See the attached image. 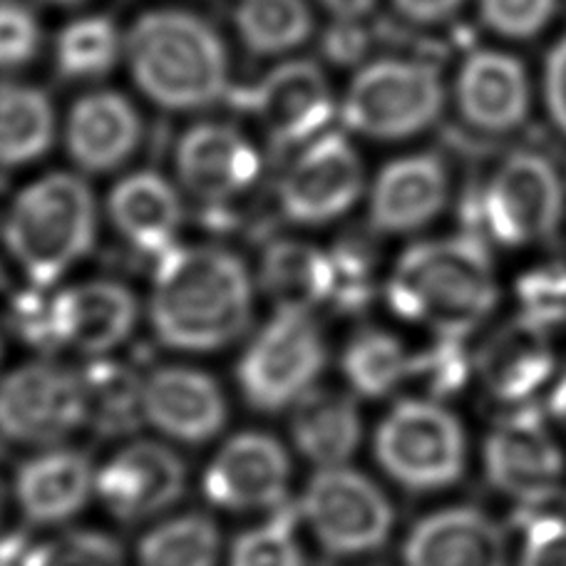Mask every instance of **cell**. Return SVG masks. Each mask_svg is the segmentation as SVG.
Instances as JSON below:
<instances>
[{
  "mask_svg": "<svg viewBox=\"0 0 566 566\" xmlns=\"http://www.w3.org/2000/svg\"><path fill=\"white\" fill-rule=\"evenodd\" d=\"M177 169L195 197L227 201L254 185L261 161L234 127L207 123L191 127L179 139Z\"/></svg>",
  "mask_w": 566,
  "mask_h": 566,
  "instance_id": "obj_17",
  "label": "cell"
},
{
  "mask_svg": "<svg viewBox=\"0 0 566 566\" xmlns=\"http://www.w3.org/2000/svg\"><path fill=\"white\" fill-rule=\"evenodd\" d=\"M338 20H360L368 15L376 0H321Z\"/></svg>",
  "mask_w": 566,
  "mask_h": 566,
  "instance_id": "obj_44",
  "label": "cell"
},
{
  "mask_svg": "<svg viewBox=\"0 0 566 566\" xmlns=\"http://www.w3.org/2000/svg\"><path fill=\"white\" fill-rule=\"evenodd\" d=\"M95 480L87 454L77 450L45 452L18 470V504L33 522H63L85 507Z\"/></svg>",
  "mask_w": 566,
  "mask_h": 566,
  "instance_id": "obj_23",
  "label": "cell"
},
{
  "mask_svg": "<svg viewBox=\"0 0 566 566\" xmlns=\"http://www.w3.org/2000/svg\"><path fill=\"white\" fill-rule=\"evenodd\" d=\"M219 527L207 514H185L145 534L139 542V566H217Z\"/></svg>",
  "mask_w": 566,
  "mask_h": 566,
  "instance_id": "obj_30",
  "label": "cell"
},
{
  "mask_svg": "<svg viewBox=\"0 0 566 566\" xmlns=\"http://www.w3.org/2000/svg\"><path fill=\"white\" fill-rule=\"evenodd\" d=\"M402 559L406 566H507V547L488 514L448 507L412 527Z\"/></svg>",
  "mask_w": 566,
  "mask_h": 566,
  "instance_id": "obj_18",
  "label": "cell"
},
{
  "mask_svg": "<svg viewBox=\"0 0 566 566\" xmlns=\"http://www.w3.org/2000/svg\"><path fill=\"white\" fill-rule=\"evenodd\" d=\"M303 514L318 542L338 557H358L388 542L396 512L366 474L348 468H323L303 494Z\"/></svg>",
  "mask_w": 566,
  "mask_h": 566,
  "instance_id": "obj_9",
  "label": "cell"
},
{
  "mask_svg": "<svg viewBox=\"0 0 566 566\" xmlns=\"http://www.w3.org/2000/svg\"><path fill=\"white\" fill-rule=\"evenodd\" d=\"M234 23L254 55H279L306 43L313 18L306 0H239Z\"/></svg>",
  "mask_w": 566,
  "mask_h": 566,
  "instance_id": "obj_29",
  "label": "cell"
},
{
  "mask_svg": "<svg viewBox=\"0 0 566 566\" xmlns=\"http://www.w3.org/2000/svg\"><path fill=\"white\" fill-rule=\"evenodd\" d=\"M400 15H406L412 23H438L450 18L462 6V0H392Z\"/></svg>",
  "mask_w": 566,
  "mask_h": 566,
  "instance_id": "obj_43",
  "label": "cell"
},
{
  "mask_svg": "<svg viewBox=\"0 0 566 566\" xmlns=\"http://www.w3.org/2000/svg\"><path fill=\"white\" fill-rule=\"evenodd\" d=\"M363 191L358 151L338 135H318L283 175V214L301 224H326L356 205Z\"/></svg>",
  "mask_w": 566,
  "mask_h": 566,
  "instance_id": "obj_12",
  "label": "cell"
},
{
  "mask_svg": "<svg viewBox=\"0 0 566 566\" xmlns=\"http://www.w3.org/2000/svg\"><path fill=\"white\" fill-rule=\"evenodd\" d=\"M544 93H547V107L554 125L566 135V35L549 53L547 75H544Z\"/></svg>",
  "mask_w": 566,
  "mask_h": 566,
  "instance_id": "obj_41",
  "label": "cell"
},
{
  "mask_svg": "<svg viewBox=\"0 0 566 566\" xmlns=\"http://www.w3.org/2000/svg\"><path fill=\"white\" fill-rule=\"evenodd\" d=\"M50 3H57V6H75L80 0H50Z\"/></svg>",
  "mask_w": 566,
  "mask_h": 566,
  "instance_id": "obj_46",
  "label": "cell"
},
{
  "mask_svg": "<svg viewBox=\"0 0 566 566\" xmlns=\"http://www.w3.org/2000/svg\"><path fill=\"white\" fill-rule=\"evenodd\" d=\"M261 283L279 308L311 311L333 296V259L303 241H276L261 259Z\"/></svg>",
  "mask_w": 566,
  "mask_h": 566,
  "instance_id": "obj_27",
  "label": "cell"
},
{
  "mask_svg": "<svg viewBox=\"0 0 566 566\" xmlns=\"http://www.w3.org/2000/svg\"><path fill=\"white\" fill-rule=\"evenodd\" d=\"M87 422L83 376L55 363H30L0 380V434L53 444Z\"/></svg>",
  "mask_w": 566,
  "mask_h": 566,
  "instance_id": "obj_10",
  "label": "cell"
},
{
  "mask_svg": "<svg viewBox=\"0 0 566 566\" xmlns=\"http://www.w3.org/2000/svg\"><path fill=\"white\" fill-rule=\"evenodd\" d=\"M366 50V33L356 25V20H338L326 35V55L333 63H356Z\"/></svg>",
  "mask_w": 566,
  "mask_h": 566,
  "instance_id": "obj_42",
  "label": "cell"
},
{
  "mask_svg": "<svg viewBox=\"0 0 566 566\" xmlns=\"http://www.w3.org/2000/svg\"><path fill=\"white\" fill-rule=\"evenodd\" d=\"M55 115L38 87L0 83V165H25L53 145Z\"/></svg>",
  "mask_w": 566,
  "mask_h": 566,
  "instance_id": "obj_28",
  "label": "cell"
},
{
  "mask_svg": "<svg viewBox=\"0 0 566 566\" xmlns=\"http://www.w3.org/2000/svg\"><path fill=\"white\" fill-rule=\"evenodd\" d=\"M522 318L544 331L566 323V264L537 266L517 281Z\"/></svg>",
  "mask_w": 566,
  "mask_h": 566,
  "instance_id": "obj_34",
  "label": "cell"
},
{
  "mask_svg": "<svg viewBox=\"0 0 566 566\" xmlns=\"http://www.w3.org/2000/svg\"><path fill=\"white\" fill-rule=\"evenodd\" d=\"M564 214V187L557 167L539 151H514L490 185L474 191L462 219L474 239L502 247H530L554 237Z\"/></svg>",
  "mask_w": 566,
  "mask_h": 566,
  "instance_id": "obj_5",
  "label": "cell"
},
{
  "mask_svg": "<svg viewBox=\"0 0 566 566\" xmlns=\"http://www.w3.org/2000/svg\"><path fill=\"white\" fill-rule=\"evenodd\" d=\"M412 356L398 338L382 331H363L350 340L343 356V370L350 386L366 398H382L412 373Z\"/></svg>",
  "mask_w": 566,
  "mask_h": 566,
  "instance_id": "obj_31",
  "label": "cell"
},
{
  "mask_svg": "<svg viewBox=\"0 0 566 566\" xmlns=\"http://www.w3.org/2000/svg\"><path fill=\"white\" fill-rule=\"evenodd\" d=\"M28 566H125V554L107 534L67 532L35 547Z\"/></svg>",
  "mask_w": 566,
  "mask_h": 566,
  "instance_id": "obj_35",
  "label": "cell"
},
{
  "mask_svg": "<svg viewBox=\"0 0 566 566\" xmlns=\"http://www.w3.org/2000/svg\"><path fill=\"white\" fill-rule=\"evenodd\" d=\"M557 0H480L484 25L504 38H532L549 23Z\"/></svg>",
  "mask_w": 566,
  "mask_h": 566,
  "instance_id": "obj_38",
  "label": "cell"
},
{
  "mask_svg": "<svg viewBox=\"0 0 566 566\" xmlns=\"http://www.w3.org/2000/svg\"><path fill=\"white\" fill-rule=\"evenodd\" d=\"M293 440L311 462L336 468L346 462L360 442L358 406L338 392H306L293 412Z\"/></svg>",
  "mask_w": 566,
  "mask_h": 566,
  "instance_id": "obj_26",
  "label": "cell"
},
{
  "mask_svg": "<svg viewBox=\"0 0 566 566\" xmlns=\"http://www.w3.org/2000/svg\"><path fill=\"white\" fill-rule=\"evenodd\" d=\"M488 244L470 234L410 247L392 269L390 306L438 333L464 336L497 306Z\"/></svg>",
  "mask_w": 566,
  "mask_h": 566,
  "instance_id": "obj_2",
  "label": "cell"
},
{
  "mask_svg": "<svg viewBox=\"0 0 566 566\" xmlns=\"http://www.w3.org/2000/svg\"><path fill=\"white\" fill-rule=\"evenodd\" d=\"M95 197L80 177L48 175L23 189L6 221L13 259L48 286L83 259L95 241Z\"/></svg>",
  "mask_w": 566,
  "mask_h": 566,
  "instance_id": "obj_4",
  "label": "cell"
},
{
  "mask_svg": "<svg viewBox=\"0 0 566 566\" xmlns=\"http://www.w3.org/2000/svg\"><path fill=\"white\" fill-rule=\"evenodd\" d=\"M119 55V33L109 18H80L57 38L60 73L93 80L113 70Z\"/></svg>",
  "mask_w": 566,
  "mask_h": 566,
  "instance_id": "obj_33",
  "label": "cell"
},
{
  "mask_svg": "<svg viewBox=\"0 0 566 566\" xmlns=\"http://www.w3.org/2000/svg\"><path fill=\"white\" fill-rule=\"evenodd\" d=\"M279 145L316 139L333 115V99L321 67L311 60L283 63L247 95Z\"/></svg>",
  "mask_w": 566,
  "mask_h": 566,
  "instance_id": "obj_15",
  "label": "cell"
},
{
  "mask_svg": "<svg viewBox=\"0 0 566 566\" xmlns=\"http://www.w3.org/2000/svg\"><path fill=\"white\" fill-rule=\"evenodd\" d=\"M438 67L420 60H378L360 70L346 95L348 127L373 139H406L440 117Z\"/></svg>",
  "mask_w": 566,
  "mask_h": 566,
  "instance_id": "obj_7",
  "label": "cell"
},
{
  "mask_svg": "<svg viewBox=\"0 0 566 566\" xmlns=\"http://www.w3.org/2000/svg\"><path fill=\"white\" fill-rule=\"evenodd\" d=\"M40 28L35 15L13 0H0V67H18L35 57Z\"/></svg>",
  "mask_w": 566,
  "mask_h": 566,
  "instance_id": "obj_39",
  "label": "cell"
},
{
  "mask_svg": "<svg viewBox=\"0 0 566 566\" xmlns=\"http://www.w3.org/2000/svg\"><path fill=\"white\" fill-rule=\"evenodd\" d=\"M254 293L241 261L224 249H169L159 256L149 316L161 343L179 350H217L251 321Z\"/></svg>",
  "mask_w": 566,
  "mask_h": 566,
  "instance_id": "obj_1",
  "label": "cell"
},
{
  "mask_svg": "<svg viewBox=\"0 0 566 566\" xmlns=\"http://www.w3.org/2000/svg\"><path fill=\"white\" fill-rule=\"evenodd\" d=\"M87 420L99 432L117 434L135 430L145 420L142 410V382L115 363H95L83 373Z\"/></svg>",
  "mask_w": 566,
  "mask_h": 566,
  "instance_id": "obj_32",
  "label": "cell"
},
{
  "mask_svg": "<svg viewBox=\"0 0 566 566\" xmlns=\"http://www.w3.org/2000/svg\"><path fill=\"white\" fill-rule=\"evenodd\" d=\"M291 527V514H286L271 520L266 527L244 532L231 547L229 566H303L301 547Z\"/></svg>",
  "mask_w": 566,
  "mask_h": 566,
  "instance_id": "obj_36",
  "label": "cell"
},
{
  "mask_svg": "<svg viewBox=\"0 0 566 566\" xmlns=\"http://www.w3.org/2000/svg\"><path fill=\"white\" fill-rule=\"evenodd\" d=\"M323 363L326 348L311 313L279 308L239 363L241 390L256 410H281L311 392Z\"/></svg>",
  "mask_w": 566,
  "mask_h": 566,
  "instance_id": "obj_8",
  "label": "cell"
},
{
  "mask_svg": "<svg viewBox=\"0 0 566 566\" xmlns=\"http://www.w3.org/2000/svg\"><path fill=\"white\" fill-rule=\"evenodd\" d=\"M185 464L169 448L135 442L105 464L95 490L117 520L137 522L171 507L185 492Z\"/></svg>",
  "mask_w": 566,
  "mask_h": 566,
  "instance_id": "obj_13",
  "label": "cell"
},
{
  "mask_svg": "<svg viewBox=\"0 0 566 566\" xmlns=\"http://www.w3.org/2000/svg\"><path fill=\"white\" fill-rule=\"evenodd\" d=\"M464 432L448 408L406 400L376 432V458L392 480L412 492H438L464 470Z\"/></svg>",
  "mask_w": 566,
  "mask_h": 566,
  "instance_id": "obj_6",
  "label": "cell"
},
{
  "mask_svg": "<svg viewBox=\"0 0 566 566\" xmlns=\"http://www.w3.org/2000/svg\"><path fill=\"white\" fill-rule=\"evenodd\" d=\"M448 201V171L440 157L412 155L390 161L370 195V221L386 234L428 227Z\"/></svg>",
  "mask_w": 566,
  "mask_h": 566,
  "instance_id": "obj_20",
  "label": "cell"
},
{
  "mask_svg": "<svg viewBox=\"0 0 566 566\" xmlns=\"http://www.w3.org/2000/svg\"><path fill=\"white\" fill-rule=\"evenodd\" d=\"M0 512H3V488H0Z\"/></svg>",
  "mask_w": 566,
  "mask_h": 566,
  "instance_id": "obj_47",
  "label": "cell"
},
{
  "mask_svg": "<svg viewBox=\"0 0 566 566\" xmlns=\"http://www.w3.org/2000/svg\"><path fill=\"white\" fill-rule=\"evenodd\" d=\"M549 410H552V416L557 418V422L562 424V428L566 430V376L552 390Z\"/></svg>",
  "mask_w": 566,
  "mask_h": 566,
  "instance_id": "obj_45",
  "label": "cell"
},
{
  "mask_svg": "<svg viewBox=\"0 0 566 566\" xmlns=\"http://www.w3.org/2000/svg\"><path fill=\"white\" fill-rule=\"evenodd\" d=\"M145 420L181 442H207L227 422V402L214 378L195 368H159L142 382Z\"/></svg>",
  "mask_w": 566,
  "mask_h": 566,
  "instance_id": "obj_16",
  "label": "cell"
},
{
  "mask_svg": "<svg viewBox=\"0 0 566 566\" xmlns=\"http://www.w3.org/2000/svg\"><path fill=\"white\" fill-rule=\"evenodd\" d=\"M482 378L494 398L504 402H527L547 386L554 373V353L547 331L520 318L490 340L480 358Z\"/></svg>",
  "mask_w": 566,
  "mask_h": 566,
  "instance_id": "obj_24",
  "label": "cell"
},
{
  "mask_svg": "<svg viewBox=\"0 0 566 566\" xmlns=\"http://www.w3.org/2000/svg\"><path fill=\"white\" fill-rule=\"evenodd\" d=\"M520 566H566V520L544 517L532 520L524 534Z\"/></svg>",
  "mask_w": 566,
  "mask_h": 566,
  "instance_id": "obj_40",
  "label": "cell"
},
{
  "mask_svg": "<svg viewBox=\"0 0 566 566\" xmlns=\"http://www.w3.org/2000/svg\"><path fill=\"white\" fill-rule=\"evenodd\" d=\"M135 83L167 109H199L227 93L229 63L221 38L187 10H151L127 33Z\"/></svg>",
  "mask_w": 566,
  "mask_h": 566,
  "instance_id": "obj_3",
  "label": "cell"
},
{
  "mask_svg": "<svg viewBox=\"0 0 566 566\" xmlns=\"http://www.w3.org/2000/svg\"><path fill=\"white\" fill-rule=\"evenodd\" d=\"M142 125L135 105L117 93H93L77 99L67 117V149L87 171L123 165L139 145Z\"/></svg>",
  "mask_w": 566,
  "mask_h": 566,
  "instance_id": "obj_22",
  "label": "cell"
},
{
  "mask_svg": "<svg viewBox=\"0 0 566 566\" xmlns=\"http://www.w3.org/2000/svg\"><path fill=\"white\" fill-rule=\"evenodd\" d=\"M566 460L549 420L520 406L500 418L484 442V472L502 494L520 502H547L559 490Z\"/></svg>",
  "mask_w": 566,
  "mask_h": 566,
  "instance_id": "obj_11",
  "label": "cell"
},
{
  "mask_svg": "<svg viewBox=\"0 0 566 566\" xmlns=\"http://www.w3.org/2000/svg\"><path fill=\"white\" fill-rule=\"evenodd\" d=\"M289 454L271 434L244 432L219 450L205 474L207 497L227 510L279 507L286 497Z\"/></svg>",
  "mask_w": 566,
  "mask_h": 566,
  "instance_id": "obj_14",
  "label": "cell"
},
{
  "mask_svg": "<svg viewBox=\"0 0 566 566\" xmlns=\"http://www.w3.org/2000/svg\"><path fill=\"white\" fill-rule=\"evenodd\" d=\"M109 217L119 234L147 254H165L181 224L175 187L155 171L125 177L109 195Z\"/></svg>",
  "mask_w": 566,
  "mask_h": 566,
  "instance_id": "obj_25",
  "label": "cell"
},
{
  "mask_svg": "<svg viewBox=\"0 0 566 566\" xmlns=\"http://www.w3.org/2000/svg\"><path fill=\"white\" fill-rule=\"evenodd\" d=\"M462 117L482 133H512L527 117L530 83L517 57L480 50L464 63L458 80Z\"/></svg>",
  "mask_w": 566,
  "mask_h": 566,
  "instance_id": "obj_21",
  "label": "cell"
},
{
  "mask_svg": "<svg viewBox=\"0 0 566 566\" xmlns=\"http://www.w3.org/2000/svg\"><path fill=\"white\" fill-rule=\"evenodd\" d=\"M412 373H420L432 396L448 398L458 392L470 376V358L462 336L440 333L438 343L412 360Z\"/></svg>",
  "mask_w": 566,
  "mask_h": 566,
  "instance_id": "obj_37",
  "label": "cell"
},
{
  "mask_svg": "<svg viewBox=\"0 0 566 566\" xmlns=\"http://www.w3.org/2000/svg\"><path fill=\"white\" fill-rule=\"evenodd\" d=\"M137 321L133 291L113 281H90L53 298L55 338L90 356L115 348Z\"/></svg>",
  "mask_w": 566,
  "mask_h": 566,
  "instance_id": "obj_19",
  "label": "cell"
}]
</instances>
